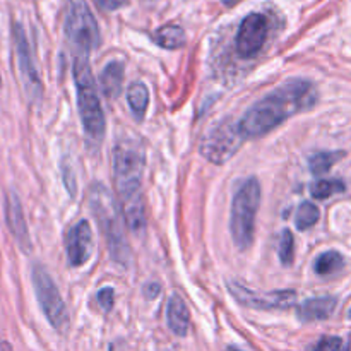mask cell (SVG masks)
Here are the masks:
<instances>
[{"instance_id":"obj_21","label":"cell","mask_w":351,"mask_h":351,"mask_svg":"<svg viewBox=\"0 0 351 351\" xmlns=\"http://www.w3.org/2000/svg\"><path fill=\"white\" fill-rule=\"evenodd\" d=\"M343 156H345V153H341V151H324V153L314 154L311 158V171L321 177V175L328 173Z\"/></svg>"},{"instance_id":"obj_1","label":"cell","mask_w":351,"mask_h":351,"mask_svg":"<svg viewBox=\"0 0 351 351\" xmlns=\"http://www.w3.org/2000/svg\"><path fill=\"white\" fill-rule=\"evenodd\" d=\"M317 101V89L311 81L291 79L256 103L239 122L243 137H263L285 120L311 110Z\"/></svg>"},{"instance_id":"obj_27","label":"cell","mask_w":351,"mask_h":351,"mask_svg":"<svg viewBox=\"0 0 351 351\" xmlns=\"http://www.w3.org/2000/svg\"><path fill=\"white\" fill-rule=\"evenodd\" d=\"M62 175H64V184H65V187H67L69 194L74 197L75 195V178H74V173H72L71 165L62 163Z\"/></svg>"},{"instance_id":"obj_12","label":"cell","mask_w":351,"mask_h":351,"mask_svg":"<svg viewBox=\"0 0 351 351\" xmlns=\"http://www.w3.org/2000/svg\"><path fill=\"white\" fill-rule=\"evenodd\" d=\"M95 250L93 230L88 219L75 223L65 235V252L72 267H81L91 259Z\"/></svg>"},{"instance_id":"obj_24","label":"cell","mask_w":351,"mask_h":351,"mask_svg":"<svg viewBox=\"0 0 351 351\" xmlns=\"http://www.w3.org/2000/svg\"><path fill=\"white\" fill-rule=\"evenodd\" d=\"M278 254H280V259H281V264H283V266H291V264H293L295 239H293V233H291L290 230H285V232L281 233Z\"/></svg>"},{"instance_id":"obj_29","label":"cell","mask_w":351,"mask_h":351,"mask_svg":"<svg viewBox=\"0 0 351 351\" xmlns=\"http://www.w3.org/2000/svg\"><path fill=\"white\" fill-rule=\"evenodd\" d=\"M160 291H161V288L158 283L146 285V287H144V297L149 298V300H153V298H156L158 295H160Z\"/></svg>"},{"instance_id":"obj_4","label":"cell","mask_w":351,"mask_h":351,"mask_svg":"<svg viewBox=\"0 0 351 351\" xmlns=\"http://www.w3.org/2000/svg\"><path fill=\"white\" fill-rule=\"evenodd\" d=\"M74 82L77 89V105L82 127L89 139L101 141L105 136V113L96 91L95 77L88 57H74Z\"/></svg>"},{"instance_id":"obj_34","label":"cell","mask_w":351,"mask_h":351,"mask_svg":"<svg viewBox=\"0 0 351 351\" xmlns=\"http://www.w3.org/2000/svg\"><path fill=\"white\" fill-rule=\"evenodd\" d=\"M350 317H351V311H350Z\"/></svg>"},{"instance_id":"obj_33","label":"cell","mask_w":351,"mask_h":351,"mask_svg":"<svg viewBox=\"0 0 351 351\" xmlns=\"http://www.w3.org/2000/svg\"><path fill=\"white\" fill-rule=\"evenodd\" d=\"M0 86H2V75H0Z\"/></svg>"},{"instance_id":"obj_30","label":"cell","mask_w":351,"mask_h":351,"mask_svg":"<svg viewBox=\"0 0 351 351\" xmlns=\"http://www.w3.org/2000/svg\"><path fill=\"white\" fill-rule=\"evenodd\" d=\"M0 351H14V350H12V346L9 345V343L2 341V343H0Z\"/></svg>"},{"instance_id":"obj_8","label":"cell","mask_w":351,"mask_h":351,"mask_svg":"<svg viewBox=\"0 0 351 351\" xmlns=\"http://www.w3.org/2000/svg\"><path fill=\"white\" fill-rule=\"evenodd\" d=\"M243 141L245 137L240 130L239 122L223 120L204 134L201 141V154L211 163L225 165L232 160V156H235Z\"/></svg>"},{"instance_id":"obj_19","label":"cell","mask_w":351,"mask_h":351,"mask_svg":"<svg viewBox=\"0 0 351 351\" xmlns=\"http://www.w3.org/2000/svg\"><path fill=\"white\" fill-rule=\"evenodd\" d=\"M127 103L132 110V115L141 122L146 115L147 105H149V91H147L146 84H143V82L130 84L129 91H127Z\"/></svg>"},{"instance_id":"obj_31","label":"cell","mask_w":351,"mask_h":351,"mask_svg":"<svg viewBox=\"0 0 351 351\" xmlns=\"http://www.w3.org/2000/svg\"><path fill=\"white\" fill-rule=\"evenodd\" d=\"M336 351H350V345H348V343H345V345H343L341 348H338Z\"/></svg>"},{"instance_id":"obj_6","label":"cell","mask_w":351,"mask_h":351,"mask_svg":"<svg viewBox=\"0 0 351 351\" xmlns=\"http://www.w3.org/2000/svg\"><path fill=\"white\" fill-rule=\"evenodd\" d=\"M65 36L74 57H88L99 47V27L86 0H69L64 21Z\"/></svg>"},{"instance_id":"obj_10","label":"cell","mask_w":351,"mask_h":351,"mask_svg":"<svg viewBox=\"0 0 351 351\" xmlns=\"http://www.w3.org/2000/svg\"><path fill=\"white\" fill-rule=\"evenodd\" d=\"M228 291L235 297L240 305L257 311H285L293 307L297 302V293L293 290H280L263 293V291L250 290L239 281H228Z\"/></svg>"},{"instance_id":"obj_11","label":"cell","mask_w":351,"mask_h":351,"mask_svg":"<svg viewBox=\"0 0 351 351\" xmlns=\"http://www.w3.org/2000/svg\"><path fill=\"white\" fill-rule=\"evenodd\" d=\"M269 33V21L264 14L250 12L243 17L235 36L237 53L243 58H252L263 50Z\"/></svg>"},{"instance_id":"obj_7","label":"cell","mask_w":351,"mask_h":351,"mask_svg":"<svg viewBox=\"0 0 351 351\" xmlns=\"http://www.w3.org/2000/svg\"><path fill=\"white\" fill-rule=\"evenodd\" d=\"M31 280H33L34 295L40 304L41 312L50 322L51 328L58 332H65L69 328V312L65 302L58 291L57 285L51 280L48 271L41 264H34L31 269Z\"/></svg>"},{"instance_id":"obj_3","label":"cell","mask_w":351,"mask_h":351,"mask_svg":"<svg viewBox=\"0 0 351 351\" xmlns=\"http://www.w3.org/2000/svg\"><path fill=\"white\" fill-rule=\"evenodd\" d=\"M144 168H146V149L139 137H119L112 154L113 184L122 201L141 194Z\"/></svg>"},{"instance_id":"obj_14","label":"cell","mask_w":351,"mask_h":351,"mask_svg":"<svg viewBox=\"0 0 351 351\" xmlns=\"http://www.w3.org/2000/svg\"><path fill=\"white\" fill-rule=\"evenodd\" d=\"M338 300L335 297H315L308 298L298 307V317L304 322L326 321L332 315Z\"/></svg>"},{"instance_id":"obj_25","label":"cell","mask_w":351,"mask_h":351,"mask_svg":"<svg viewBox=\"0 0 351 351\" xmlns=\"http://www.w3.org/2000/svg\"><path fill=\"white\" fill-rule=\"evenodd\" d=\"M113 300H115V291L113 288H103L98 291V304L105 312H110L113 308Z\"/></svg>"},{"instance_id":"obj_16","label":"cell","mask_w":351,"mask_h":351,"mask_svg":"<svg viewBox=\"0 0 351 351\" xmlns=\"http://www.w3.org/2000/svg\"><path fill=\"white\" fill-rule=\"evenodd\" d=\"M123 74H125V67L119 60L108 62L103 67L101 74H99V84H101L103 95L108 99H117L122 93Z\"/></svg>"},{"instance_id":"obj_17","label":"cell","mask_w":351,"mask_h":351,"mask_svg":"<svg viewBox=\"0 0 351 351\" xmlns=\"http://www.w3.org/2000/svg\"><path fill=\"white\" fill-rule=\"evenodd\" d=\"M122 213L123 218H125V225L129 226L130 232L144 233V230H146V209H144L141 194L123 201Z\"/></svg>"},{"instance_id":"obj_5","label":"cell","mask_w":351,"mask_h":351,"mask_svg":"<svg viewBox=\"0 0 351 351\" xmlns=\"http://www.w3.org/2000/svg\"><path fill=\"white\" fill-rule=\"evenodd\" d=\"M261 206V184L250 177L240 185L232 201L230 211V233L240 250L252 245L256 235V216Z\"/></svg>"},{"instance_id":"obj_22","label":"cell","mask_w":351,"mask_h":351,"mask_svg":"<svg viewBox=\"0 0 351 351\" xmlns=\"http://www.w3.org/2000/svg\"><path fill=\"white\" fill-rule=\"evenodd\" d=\"M319 216H321V213H319L317 206L311 201H304L297 211V219H295L297 228L300 232H307L319 221Z\"/></svg>"},{"instance_id":"obj_32","label":"cell","mask_w":351,"mask_h":351,"mask_svg":"<svg viewBox=\"0 0 351 351\" xmlns=\"http://www.w3.org/2000/svg\"><path fill=\"white\" fill-rule=\"evenodd\" d=\"M230 351H240V350H237V348H230Z\"/></svg>"},{"instance_id":"obj_28","label":"cell","mask_w":351,"mask_h":351,"mask_svg":"<svg viewBox=\"0 0 351 351\" xmlns=\"http://www.w3.org/2000/svg\"><path fill=\"white\" fill-rule=\"evenodd\" d=\"M96 3L105 12H113V10H119L122 7H125L129 3V0H96Z\"/></svg>"},{"instance_id":"obj_15","label":"cell","mask_w":351,"mask_h":351,"mask_svg":"<svg viewBox=\"0 0 351 351\" xmlns=\"http://www.w3.org/2000/svg\"><path fill=\"white\" fill-rule=\"evenodd\" d=\"M167 322L173 335L180 336V338L187 336L189 328H191V314H189L187 304L180 295H171V298L168 300Z\"/></svg>"},{"instance_id":"obj_26","label":"cell","mask_w":351,"mask_h":351,"mask_svg":"<svg viewBox=\"0 0 351 351\" xmlns=\"http://www.w3.org/2000/svg\"><path fill=\"white\" fill-rule=\"evenodd\" d=\"M343 345H345V343H343L341 338L331 336V338H322L321 341L312 348V351H336L338 348H341Z\"/></svg>"},{"instance_id":"obj_18","label":"cell","mask_w":351,"mask_h":351,"mask_svg":"<svg viewBox=\"0 0 351 351\" xmlns=\"http://www.w3.org/2000/svg\"><path fill=\"white\" fill-rule=\"evenodd\" d=\"M154 43L160 45L161 48H167V50H177L182 48L187 41L185 36L184 27L178 26V24H165L161 26L156 33L153 34Z\"/></svg>"},{"instance_id":"obj_9","label":"cell","mask_w":351,"mask_h":351,"mask_svg":"<svg viewBox=\"0 0 351 351\" xmlns=\"http://www.w3.org/2000/svg\"><path fill=\"white\" fill-rule=\"evenodd\" d=\"M12 38L17 55V69H19L24 93H26L27 99H29L31 103H36L40 101L41 96H43V84H41V77L40 74H38L36 64H34L33 51H31L26 31H24L21 23H14Z\"/></svg>"},{"instance_id":"obj_23","label":"cell","mask_w":351,"mask_h":351,"mask_svg":"<svg viewBox=\"0 0 351 351\" xmlns=\"http://www.w3.org/2000/svg\"><path fill=\"white\" fill-rule=\"evenodd\" d=\"M345 191V184L341 180H335V178H322V180H317L315 184H312L311 187V194L314 199H328L331 195L339 194V192Z\"/></svg>"},{"instance_id":"obj_20","label":"cell","mask_w":351,"mask_h":351,"mask_svg":"<svg viewBox=\"0 0 351 351\" xmlns=\"http://www.w3.org/2000/svg\"><path fill=\"white\" fill-rule=\"evenodd\" d=\"M345 266V257L336 250H328V252L321 254L314 264V271L319 276H328V274L338 273Z\"/></svg>"},{"instance_id":"obj_13","label":"cell","mask_w":351,"mask_h":351,"mask_svg":"<svg viewBox=\"0 0 351 351\" xmlns=\"http://www.w3.org/2000/svg\"><path fill=\"white\" fill-rule=\"evenodd\" d=\"M3 213H5V223L10 235L14 237L16 243L24 254H31L33 242H31L29 230H27L26 218H24L23 204L21 199L14 191H7L3 195Z\"/></svg>"},{"instance_id":"obj_2","label":"cell","mask_w":351,"mask_h":351,"mask_svg":"<svg viewBox=\"0 0 351 351\" xmlns=\"http://www.w3.org/2000/svg\"><path fill=\"white\" fill-rule=\"evenodd\" d=\"M89 206L98 221L99 230L103 232L106 240V247L117 264L129 266L132 259L129 242H127L125 232H123L122 215L119 204L112 192L103 184H93L89 189Z\"/></svg>"}]
</instances>
